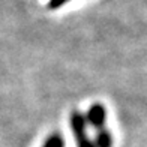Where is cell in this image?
<instances>
[{"mask_svg": "<svg viewBox=\"0 0 147 147\" xmlns=\"http://www.w3.org/2000/svg\"><path fill=\"white\" fill-rule=\"evenodd\" d=\"M71 129L75 137L77 147H95V143L87 137L86 129H87V122L86 117L80 111H72L71 114Z\"/></svg>", "mask_w": 147, "mask_h": 147, "instance_id": "6da1fadb", "label": "cell"}, {"mask_svg": "<svg viewBox=\"0 0 147 147\" xmlns=\"http://www.w3.org/2000/svg\"><path fill=\"white\" fill-rule=\"evenodd\" d=\"M86 117V122L90 123L95 129L98 131H101L104 129V126H105V120H107V111L104 108V105L101 104H93L89 111H87V114L84 116Z\"/></svg>", "mask_w": 147, "mask_h": 147, "instance_id": "7a4b0ae2", "label": "cell"}, {"mask_svg": "<svg viewBox=\"0 0 147 147\" xmlns=\"http://www.w3.org/2000/svg\"><path fill=\"white\" fill-rule=\"evenodd\" d=\"M93 143H95V147H113V137L107 129H101L98 131Z\"/></svg>", "mask_w": 147, "mask_h": 147, "instance_id": "3957f363", "label": "cell"}, {"mask_svg": "<svg viewBox=\"0 0 147 147\" xmlns=\"http://www.w3.org/2000/svg\"><path fill=\"white\" fill-rule=\"evenodd\" d=\"M42 147H65V140L60 134H53L45 140Z\"/></svg>", "mask_w": 147, "mask_h": 147, "instance_id": "277c9868", "label": "cell"}, {"mask_svg": "<svg viewBox=\"0 0 147 147\" xmlns=\"http://www.w3.org/2000/svg\"><path fill=\"white\" fill-rule=\"evenodd\" d=\"M69 0H50L48 2V8L50 9H59L60 6H63L65 3H68Z\"/></svg>", "mask_w": 147, "mask_h": 147, "instance_id": "5b68a950", "label": "cell"}]
</instances>
